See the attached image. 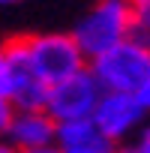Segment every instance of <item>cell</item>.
Here are the masks:
<instances>
[{"label":"cell","instance_id":"cell-11","mask_svg":"<svg viewBox=\"0 0 150 153\" xmlns=\"http://www.w3.org/2000/svg\"><path fill=\"white\" fill-rule=\"evenodd\" d=\"M135 96L141 99V105L147 108V114H150V75H147V78H144V84L135 90Z\"/></svg>","mask_w":150,"mask_h":153},{"label":"cell","instance_id":"cell-14","mask_svg":"<svg viewBox=\"0 0 150 153\" xmlns=\"http://www.w3.org/2000/svg\"><path fill=\"white\" fill-rule=\"evenodd\" d=\"M0 153H21V150H18L15 144H9V141H6L3 135H0Z\"/></svg>","mask_w":150,"mask_h":153},{"label":"cell","instance_id":"cell-4","mask_svg":"<svg viewBox=\"0 0 150 153\" xmlns=\"http://www.w3.org/2000/svg\"><path fill=\"white\" fill-rule=\"evenodd\" d=\"M147 117L150 114L141 105V99L135 93H123V90H102L99 99H96V108L90 114L93 126L114 147L117 144H129Z\"/></svg>","mask_w":150,"mask_h":153},{"label":"cell","instance_id":"cell-13","mask_svg":"<svg viewBox=\"0 0 150 153\" xmlns=\"http://www.w3.org/2000/svg\"><path fill=\"white\" fill-rule=\"evenodd\" d=\"M111 153H141V150H138V147H135V144L129 141V144H117V147H114Z\"/></svg>","mask_w":150,"mask_h":153},{"label":"cell","instance_id":"cell-9","mask_svg":"<svg viewBox=\"0 0 150 153\" xmlns=\"http://www.w3.org/2000/svg\"><path fill=\"white\" fill-rule=\"evenodd\" d=\"M9 81H12V63H9L6 45L0 42V96H6V93H9Z\"/></svg>","mask_w":150,"mask_h":153},{"label":"cell","instance_id":"cell-15","mask_svg":"<svg viewBox=\"0 0 150 153\" xmlns=\"http://www.w3.org/2000/svg\"><path fill=\"white\" fill-rule=\"evenodd\" d=\"M15 3H21V0H0V6H15Z\"/></svg>","mask_w":150,"mask_h":153},{"label":"cell","instance_id":"cell-2","mask_svg":"<svg viewBox=\"0 0 150 153\" xmlns=\"http://www.w3.org/2000/svg\"><path fill=\"white\" fill-rule=\"evenodd\" d=\"M87 69L93 72V78L99 81L102 90L135 93L150 75V42L132 33L123 42L87 60Z\"/></svg>","mask_w":150,"mask_h":153},{"label":"cell","instance_id":"cell-16","mask_svg":"<svg viewBox=\"0 0 150 153\" xmlns=\"http://www.w3.org/2000/svg\"><path fill=\"white\" fill-rule=\"evenodd\" d=\"M129 3L132 6H141V3H150V0H129Z\"/></svg>","mask_w":150,"mask_h":153},{"label":"cell","instance_id":"cell-5","mask_svg":"<svg viewBox=\"0 0 150 153\" xmlns=\"http://www.w3.org/2000/svg\"><path fill=\"white\" fill-rule=\"evenodd\" d=\"M99 93H102L99 81L93 78V72L84 66V69L66 75V78H60V81H54L48 87L45 111L57 123H63V120H81V117L93 114Z\"/></svg>","mask_w":150,"mask_h":153},{"label":"cell","instance_id":"cell-6","mask_svg":"<svg viewBox=\"0 0 150 153\" xmlns=\"http://www.w3.org/2000/svg\"><path fill=\"white\" fill-rule=\"evenodd\" d=\"M3 138L15 144L21 153L33 147H45V144H54L57 138V120L45 108H15Z\"/></svg>","mask_w":150,"mask_h":153},{"label":"cell","instance_id":"cell-3","mask_svg":"<svg viewBox=\"0 0 150 153\" xmlns=\"http://www.w3.org/2000/svg\"><path fill=\"white\" fill-rule=\"evenodd\" d=\"M78 48L87 60L108 51L111 45L132 36V3L129 0H96L90 12L72 30Z\"/></svg>","mask_w":150,"mask_h":153},{"label":"cell","instance_id":"cell-7","mask_svg":"<svg viewBox=\"0 0 150 153\" xmlns=\"http://www.w3.org/2000/svg\"><path fill=\"white\" fill-rule=\"evenodd\" d=\"M54 144H57L63 153H111V150H114V144L102 138V132L93 126L90 117L57 123V138H54Z\"/></svg>","mask_w":150,"mask_h":153},{"label":"cell","instance_id":"cell-8","mask_svg":"<svg viewBox=\"0 0 150 153\" xmlns=\"http://www.w3.org/2000/svg\"><path fill=\"white\" fill-rule=\"evenodd\" d=\"M132 33L150 42V3L132 6Z\"/></svg>","mask_w":150,"mask_h":153},{"label":"cell","instance_id":"cell-1","mask_svg":"<svg viewBox=\"0 0 150 153\" xmlns=\"http://www.w3.org/2000/svg\"><path fill=\"white\" fill-rule=\"evenodd\" d=\"M12 45L18 48L27 69L42 78L48 87L66 75L87 66L84 51L78 48L72 33H30V36H12Z\"/></svg>","mask_w":150,"mask_h":153},{"label":"cell","instance_id":"cell-10","mask_svg":"<svg viewBox=\"0 0 150 153\" xmlns=\"http://www.w3.org/2000/svg\"><path fill=\"white\" fill-rule=\"evenodd\" d=\"M132 144L141 150V153H150V117L141 123V129L135 132V138H132Z\"/></svg>","mask_w":150,"mask_h":153},{"label":"cell","instance_id":"cell-12","mask_svg":"<svg viewBox=\"0 0 150 153\" xmlns=\"http://www.w3.org/2000/svg\"><path fill=\"white\" fill-rule=\"evenodd\" d=\"M24 153H63L57 144H45V147H33V150H24Z\"/></svg>","mask_w":150,"mask_h":153}]
</instances>
